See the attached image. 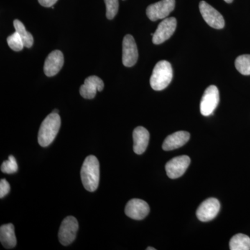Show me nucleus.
Returning a JSON list of instances; mask_svg holds the SVG:
<instances>
[{
  "label": "nucleus",
  "instance_id": "obj_20",
  "mask_svg": "<svg viewBox=\"0 0 250 250\" xmlns=\"http://www.w3.org/2000/svg\"><path fill=\"white\" fill-rule=\"evenodd\" d=\"M235 66L240 73L243 75H250V55L244 54L237 57Z\"/></svg>",
  "mask_w": 250,
  "mask_h": 250
},
{
  "label": "nucleus",
  "instance_id": "obj_22",
  "mask_svg": "<svg viewBox=\"0 0 250 250\" xmlns=\"http://www.w3.org/2000/svg\"><path fill=\"white\" fill-rule=\"evenodd\" d=\"M18 166L17 161L14 156H9V159L2 163L1 166V171L4 173L14 174L17 172Z\"/></svg>",
  "mask_w": 250,
  "mask_h": 250
},
{
  "label": "nucleus",
  "instance_id": "obj_12",
  "mask_svg": "<svg viewBox=\"0 0 250 250\" xmlns=\"http://www.w3.org/2000/svg\"><path fill=\"white\" fill-rule=\"evenodd\" d=\"M125 212L130 218L141 220L149 214V207L144 200L132 199L126 204Z\"/></svg>",
  "mask_w": 250,
  "mask_h": 250
},
{
  "label": "nucleus",
  "instance_id": "obj_14",
  "mask_svg": "<svg viewBox=\"0 0 250 250\" xmlns=\"http://www.w3.org/2000/svg\"><path fill=\"white\" fill-rule=\"evenodd\" d=\"M104 84L103 81L98 76H90L85 80L84 83L80 87V95L83 98L91 100L95 98L97 92L102 91Z\"/></svg>",
  "mask_w": 250,
  "mask_h": 250
},
{
  "label": "nucleus",
  "instance_id": "obj_27",
  "mask_svg": "<svg viewBox=\"0 0 250 250\" xmlns=\"http://www.w3.org/2000/svg\"><path fill=\"white\" fill-rule=\"evenodd\" d=\"M224 1H226L227 3H231L233 0H224Z\"/></svg>",
  "mask_w": 250,
  "mask_h": 250
},
{
  "label": "nucleus",
  "instance_id": "obj_25",
  "mask_svg": "<svg viewBox=\"0 0 250 250\" xmlns=\"http://www.w3.org/2000/svg\"><path fill=\"white\" fill-rule=\"evenodd\" d=\"M39 4L44 7H52L58 0H38Z\"/></svg>",
  "mask_w": 250,
  "mask_h": 250
},
{
  "label": "nucleus",
  "instance_id": "obj_16",
  "mask_svg": "<svg viewBox=\"0 0 250 250\" xmlns=\"http://www.w3.org/2000/svg\"><path fill=\"white\" fill-rule=\"evenodd\" d=\"M133 139L134 152L137 154H142L146 152L149 144V131L143 126H138L133 132Z\"/></svg>",
  "mask_w": 250,
  "mask_h": 250
},
{
  "label": "nucleus",
  "instance_id": "obj_7",
  "mask_svg": "<svg viewBox=\"0 0 250 250\" xmlns=\"http://www.w3.org/2000/svg\"><path fill=\"white\" fill-rule=\"evenodd\" d=\"M177 28V20L175 18H165L158 26L153 35L152 42L155 45H160L173 35Z\"/></svg>",
  "mask_w": 250,
  "mask_h": 250
},
{
  "label": "nucleus",
  "instance_id": "obj_11",
  "mask_svg": "<svg viewBox=\"0 0 250 250\" xmlns=\"http://www.w3.org/2000/svg\"><path fill=\"white\" fill-rule=\"evenodd\" d=\"M139 58L137 45L134 37L127 34L124 37L123 42V63L125 66L132 67Z\"/></svg>",
  "mask_w": 250,
  "mask_h": 250
},
{
  "label": "nucleus",
  "instance_id": "obj_5",
  "mask_svg": "<svg viewBox=\"0 0 250 250\" xmlns=\"http://www.w3.org/2000/svg\"><path fill=\"white\" fill-rule=\"evenodd\" d=\"M220 102V94L218 88L214 85H210L206 89L201 103L200 112L204 116H209L213 114Z\"/></svg>",
  "mask_w": 250,
  "mask_h": 250
},
{
  "label": "nucleus",
  "instance_id": "obj_28",
  "mask_svg": "<svg viewBox=\"0 0 250 250\" xmlns=\"http://www.w3.org/2000/svg\"><path fill=\"white\" fill-rule=\"evenodd\" d=\"M53 112H54V113H59L58 110H57V109L54 110V111Z\"/></svg>",
  "mask_w": 250,
  "mask_h": 250
},
{
  "label": "nucleus",
  "instance_id": "obj_2",
  "mask_svg": "<svg viewBox=\"0 0 250 250\" xmlns=\"http://www.w3.org/2000/svg\"><path fill=\"white\" fill-rule=\"evenodd\" d=\"M61 118L59 113H52L46 117L39 129L38 141L42 147H47L53 142L58 134L61 126Z\"/></svg>",
  "mask_w": 250,
  "mask_h": 250
},
{
  "label": "nucleus",
  "instance_id": "obj_24",
  "mask_svg": "<svg viewBox=\"0 0 250 250\" xmlns=\"http://www.w3.org/2000/svg\"><path fill=\"white\" fill-rule=\"evenodd\" d=\"M10 185L6 179H1L0 182V198H3L9 194Z\"/></svg>",
  "mask_w": 250,
  "mask_h": 250
},
{
  "label": "nucleus",
  "instance_id": "obj_9",
  "mask_svg": "<svg viewBox=\"0 0 250 250\" xmlns=\"http://www.w3.org/2000/svg\"><path fill=\"white\" fill-rule=\"evenodd\" d=\"M190 164L189 156L184 155L174 157L166 164V173L169 178H179L185 173Z\"/></svg>",
  "mask_w": 250,
  "mask_h": 250
},
{
  "label": "nucleus",
  "instance_id": "obj_8",
  "mask_svg": "<svg viewBox=\"0 0 250 250\" xmlns=\"http://www.w3.org/2000/svg\"><path fill=\"white\" fill-rule=\"evenodd\" d=\"M200 13L205 22L214 29H221L225 27V20L223 16L205 1H200L199 4Z\"/></svg>",
  "mask_w": 250,
  "mask_h": 250
},
{
  "label": "nucleus",
  "instance_id": "obj_6",
  "mask_svg": "<svg viewBox=\"0 0 250 250\" xmlns=\"http://www.w3.org/2000/svg\"><path fill=\"white\" fill-rule=\"evenodd\" d=\"M175 7V0H161L149 5L146 10V14L150 21L165 19Z\"/></svg>",
  "mask_w": 250,
  "mask_h": 250
},
{
  "label": "nucleus",
  "instance_id": "obj_19",
  "mask_svg": "<svg viewBox=\"0 0 250 250\" xmlns=\"http://www.w3.org/2000/svg\"><path fill=\"white\" fill-rule=\"evenodd\" d=\"M14 26L15 29H16V31H17L21 39H22L24 47H27V48H30L32 47L33 44H34V38H33L31 33L28 32L26 30V28L22 22L20 21L19 20H15Z\"/></svg>",
  "mask_w": 250,
  "mask_h": 250
},
{
  "label": "nucleus",
  "instance_id": "obj_1",
  "mask_svg": "<svg viewBox=\"0 0 250 250\" xmlns=\"http://www.w3.org/2000/svg\"><path fill=\"white\" fill-rule=\"evenodd\" d=\"M81 178L85 190L94 192L98 188L100 182V163L95 156L85 158L81 170Z\"/></svg>",
  "mask_w": 250,
  "mask_h": 250
},
{
  "label": "nucleus",
  "instance_id": "obj_23",
  "mask_svg": "<svg viewBox=\"0 0 250 250\" xmlns=\"http://www.w3.org/2000/svg\"><path fill=\"white\" fill-rule=\"evenodd\" d=\"M106 7V18L112 20L115 18L119 9V1L118 0H104Z\"/></svg>",
  "mask_w": 250,
  "mask_h": 250
},
{
  "label": "nucleus",
  "instance_id": "obj_17",
  "mask_svg": "<svg viewBox=\"0 0 250 250\" xmlns=\"http://www.w3.org/2000/svg\"><path fill=\"white\" fill-rule=\"evenodd\" d=\"M0 241L6 249H12L17 243L13 224H6L0 228Z\"/></svg>",
  "mask_w": 250,
  "mask_h": 250
},
{
  "label": "nucleus",
  "instance_id": "obj_4",
  "mask_svg": "<svg viewBox=\"0 0 250 250\" xmlns=\"http://www.w3.org/2000/svg\"><path fill=\"white\" fill-rule=\"evenodd\" d=\"M78 229V221L75 217L67 216L62 220L59 231V241L62 246H68L75 241Z\"/></svg>",
  "mask_w": 250,
  "mask_h": 250
},
{
  "label": "nucleus",
  "instance_id": "obj_18",
  "mask_svg": "<svg viewBox=\"0 0 250 250\" xmlns=\"http://www.w3.org/2000/svg\"><path fill=\"white\" fill-rule=\"evenodd\" d=\"M231 250H250V238L242 233L233 236L229 242Z\"/></svg>",
  "mask_w": 250,
  "mask_h": 250
},
{
  "label": "nucleus",
  "instance_id": "obj_3",
  "mask_svg": "<svg viewBox=\"0 0 250 250\" xmlns=\"http://www.w3.org/2000/svg\"><path fill=\"white\" fill-rule=\"evenodd\" d=\"M173 77V70L170 62L161 61L156 64L150 77V85L154 90H162L170 84Z\"/></svg>",
  "mask_w": 250,
  "mask_h": 250
},
{
  "label": "nucleus",
  "instance_id": "obj_15",
  "mask_svg": "<svg viewBox=\"0 0 250 250\" xmlns=\"http://www.w3.org/2000/svg\"><path fill=\"white\" fill-rule=\"evenodd\" d=\"M189 139L190 134L187 131H177L166 138L163 143V149L165 151H171L178 149L187 144Z\"/></svg>",
  "mask_w": 250,
  "mask_h": 250
},
{
  "label": "nucleus",
  "instance_id": "obj_21",
  "mask_svg": "<svg viewBox=\"0 0 250 250\" xmlns=\"http://www.w3.org/2000/svg\"><path fill=\"white\" fill-rule=\"evenodd\" d=\"M7 43L10 48L16 52L22 50L23 47H24L22 39L17 31L7 38Z\"/></svg>",
  "mask_w": 250,
  "mask_h": 250
},
{
  "label": "nucleus",
  "instance_id": "obj_26",
  "mask_svg": "<svg viewBox=\"0 0 250 250\" xmlns=\"http://www.w3.org/2000/svg\"><path fill=\"white\" fill-rule=\"evenodd\" d=\"M147 250H155V248H152V247H149V248H147V249H146Z\"/></svg>",
  "mask_w": 250,
  "mask_h": 250
},
{
  "label": "nucleus",
  "instance_id": "obj_13",
  "mask_svg": "<svg viewBox=\"0 0 250 250\" xmlns=\"http://www.w3.org/2000/svg\"><path fill=\"white\" fill-rule=\"evenodd\" d=\"M64 63V57L59 50H54L47 56L44 64V72L46 76L53 77L62 68Z\"/></svg>",
  "mask_w": 250,
  "mask_h": 250
},
{
  "label": "nucleus",
  "instance_id": "obj_10",
  "mask_svg": "<svg viewBox=\"0 0 250 250\" xmlns=\"http://www.w3.org/2000/svg\"><path fill=\"white\" fill-rule=\"evenodd\" d=\"M220 209V203L217 199H207L202 202L197 208V218L202 222H208L213 220L218 214Z\"/></svg>",
  "mask_w": 250,
  "mask_h": 250
}]
</instances>
